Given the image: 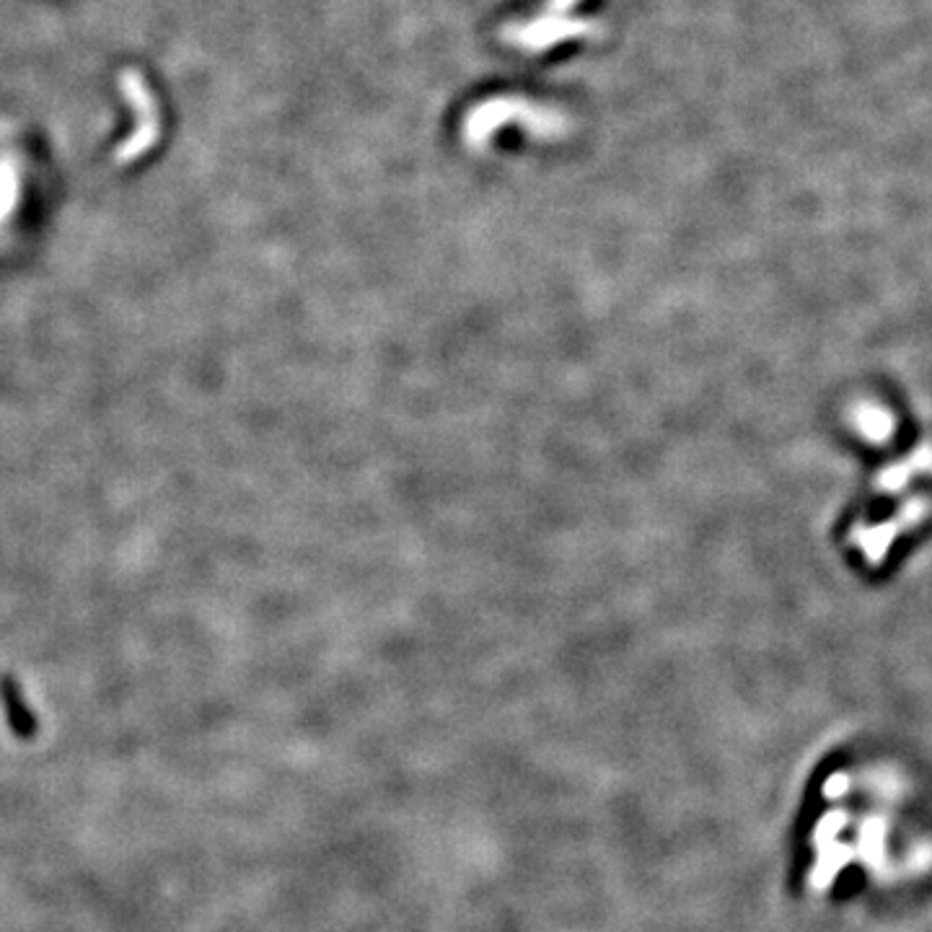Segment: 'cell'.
Masks as SVG:
<instances>
[{"instance_id": "6da1fadb", "label": "cell", "mask_w": 932, "mask_h": 932, "mask_svg": "<svg viewBox=\"0 0 932 932\" xmlns=\"http://www.w3.org/2000/svg\"><path fill=\"white\" fill-rule=\"evenodd\" d=\"M508 122H518L539 138H557L560 133H565V117L555 109L534 107V101L516 99V96H500V99L485 101L482 107L469 112L466 140L472 145H485Z\"/></svg>"}, {"instance_id": "7a4b0ae2", "label": "cell", "mask_w": 932, "mask_h": 932, "mask_svg": "<svg viewBox=\"0 0 932 932\" xmlns=\"http://www.w3.org/2000/svg\"><path fill=\"white\" fill-rule=\"evenodd\" d=\"M120 91L127 96V99L133 101L135 112H138V130L130 140L122 143V158H133L138 153H143L148 145L156 140L158 135V107L156 99H153L151 89L145 86L143 78L135 73V70H125L120 73Z\"/></svg>"}, {"instance_id": "3957f363", "label": "cell", "mask_w": 932, "mask_h": 932, "mask_svg": "<svg viewBox=\"0 0 932 932\" xmlns=\"http://www.w3.org/2000/svg\"><path fill=\"white\" fill-rule=\"evenodd\" d=\"M591 32V24L578 19H567L565 13H547L544 19H534L531 24L521 26L511 37L516 45L529 47V50H549V47L562 45L565 39L583 37Z\"/></svg>"}]
</instances>
